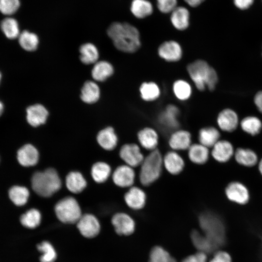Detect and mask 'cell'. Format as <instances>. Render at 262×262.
<instances>
[{"label": "cell", "mask_w": 262, "mask_h": 262, "mask_svg": "<svg viewBox=\"0 0 262 262\" xmlns=\"http://www.w3.org/2000/svg\"><path fill=\"white\" fill-rule=\"evenodd\" d=\"M209 262H232L230 255L223 251H217Z\"/></svg>", "instance_id": "46"}, {"label": "cell", "mask_w": 262, "mask_h": 262, "mask_svg": "<svg viewBox=\"0 0 262 262\" xmlns=\"http://www.w3.org/2000/svg\"><path fill=\"white\" fill-rule=\"evenodd\" d=\"M97 140L103 149L111 150L117 146L118 138L114 129L111 127H108L98 132Z\"/></svg>", "instance_id": "23"}, {"label": "cell", "mask_w": 262, "mask_h": 262, "mask_svg": "<svg viewBox=\"0 0 262 262\" xmlns=\"http://www.w3.org/2000/svg\"><path fill=\"white\" fill-rule=\"evenodd\" d=\"M37 248L41 252L40 262H54L57 257L56 251L53 245L48 241H43L37 246Z\"/></svg>", "instance_id": "39"}, {"label": "cell", "mask_w": 262, "mask_h": 262, "mask_svg": "<svg viewBox=\"0 0 262 262\" xmlns=\"http://www.w3.org/2000/svg\"><path fill=\"white\" fill-rule=\"evenodd\" d=\"M163 165L168 173L176 175L182 171L185 163L179 154L172 150L166 153L163 157Z\"/></svg>", "instance_id": "19"}, {"label": "cell", "mask_w": 262, "mask_h": 262, "mask_svg": "<svg viewBox=\"0 0 262 262\" xmlns=\"http://www.w3.org/2000/svg\"><path fill=\"white\" fill-rule=\"evenodd\" d=\"M188 150L189 159L195 164H203L207 163L209 159V148L200 143L192 144Z\"/></svg>", "instance_id": "24"}, {"label": "cell", "mask_w": 262, "mask_h": 262, "mask_svg": "<svg viewBox=\"0 0 262 262\" xmlns=\"http://www.w3.org/2000/svg\"><path fill=\"white\" fill-rule=\"evenodd\" d=\"M168 145L174 151L188 149L192 145L191 134L184 130L174 131L169 138Z\"/></svg>", "instance_id": "17"}, {"label": "cell", "mask_w": 262, "mask_h": 262, "mask_svg": "<svg viewBox=\"0 0 262 262\" xmlns=\"http://www.w3.org/2000/svg\"><path fill=\"white\" fill-rule=\"evenodd\" d=\"M198 221L203 234L215 249L222 246L225 241V229L220 217L211 212H204L199 215Z\"/></svg>", "instance_id": "3"}, {"label": "cell", "mask_w": 262, "mask_h": 262, "mask_svg": "<svg viewBox=\"0 0 262 262\" xmlns=\"http://www.w3.org/2000/svg\"><path fill=\"white\" fill-rule=\"evenodd\" d=\"M76 225L81 234L86 238L96 237L100 231V225L98 219L91 213L82 214Z\"/></svg>", "instance_id": "8"}, {"label": "cell", "mask_w": 262, "mask_h": 262, "mask_svg": "<svg viewBox=\"0 0 262 262\" xmlns=\"http://www.w3.org/2000/svg\"><path fill=\"white\" fill-rule=\"evenodd\" d=\"M225 194L229 201L241 205L247 204L250 198L248 188L239 181L229 182L225 188Z\"/></svg>", "instance_id": "7"}, {"label": "cell", "mask_w": 262, "mask_h": 262, "mask_svg": "<svg viewBox=\"0 0 262 262\" xmlns=\"http://www.w3.org/2000/svg\"><path fill=\"white\" fill-rule=\"evenodd\" d=\"M177 0H157L158 7L163 13L172 12L177 7Z\"/></svg>", "instance_id": "44"}, {"label": "cell", "mask_w": 262, "mask_h": 262, "mask_svg": "<svg viewBox=\"0 0 262 262\" xmlns=\"http://www.w3.org/2000/svg\"><path fill=\"white\" fill-rule=\"evenodd\" d=\"M140 165V182L145 186H149L160 178L162 172L163 157L160 150L156 148L150 151Z\"/></svg>", "instance_id": "5"}, {"label": "cell", "mask_w": 262, "mask_h": 262, "mask_svg": "<svg viewBox=\"0 0 262 262\" xmlns=\"http://www.w3.org/2000/svg\"><path fill=\"white\" fill-rule=\"evenodd\" d=\"M131 11L136 17L143 18L151 14L153 8L147 0H133L131 5Z\"/></svg>", "instance_id": "35"}, {"label": "cell", "mask_w": 262, "mask_h": 262, "mask_svg": "<svg viewBox=\"0 0 262 262\" xmlns=\"http://www.w3.org/2000/svg\"><path fill=\"white\" fill-rule=\"evenodd\" d=\"M179 114L180 111L178 108L173 104H169L159 114L158 120L160 125L165 131L176 130L180 125L178 120Z\"/></svg>", "instance_id": "10"}, {"label": "cell", "mask_w": 262, "mask_h": 262, "mask_svg": "<svg viewBox=\"0 0 262 262\" xmlns=\"http://www.w3.org/2000/svg\"><path fill=\"white\" fill-rule=\"evenodd\" d=\"M0 27L3 33L9 39L16 38L20 34L18 23L13 18L4 19L1 22Z\"/></svg>", "instance_id": "40"}, {"label": "cell", "mask_w": 262, "mask_h": 262, "mask_svg": "<svg viewBox=\"0 0 262 262\" xmlns=\"http://www.w3.org/2000/svg\"><path fill=\"white\" fill-rule=\"evenodd\" d=\"M111 222L118 235H129L134 231V221L126 213L120 212L115 214L112 218Z\"/></svg>", "instance_id": "11"}, {"label": "cell", "mask_w": 262, "mask_h": 262, "mask_svg": "<svg viewBox=\"0 0 262 262\" xmlns=\"http://www.w3.org/2000/svg\"><path fill=\"white\" fill-rule=\"evenodd\" d=\"M137 139L143 148L150 151L156 149L159 143L157 132L150 127H145L140 130L137 133Z\"/></svg>", "instance_id": "22"}, {"label": "cell", "mask_w": 262, "mask_h": 262, "mask_svg": "<svg viewBox=\"0 0 262 262\" xmlns=\"http://www.w3.org/2000/svg\"><path fill=\"white\" fill-rule=\"evenodd\" d=\"M254 102L259 111L262 114V91L258 92L256 94Z\"/></svg>", "instance_id": "48"}, {"label": "cell", "mask_w": 262, "mask_h": 262, "mask_svg": "<svg viewBox=\"0 0 262 262\" xmlns=\"http://www.w3.org/2000/svg\"><path fill=\"white\" fill-rule=\"evenodd\" d=\"M242 130L252 136L259 134L262 129V122L257 117L248 116L244 118L240 123Z\"/></svg>", "instance_id": "31"}, {"label": "cell", "mask_w": 262, "mask_h": 262, "mask_svg": "<svg viewBox=\"0 0 262 262\" xmlns=\"http://www.w3.org/2000/svg\"><path fill=\"white\" fill-rule=\"evenodd\" d=\"M119 156L126 164L132 168L140 165L145 158L139 146L134 143L123 145L119 150Z\"/></svg>", "instance_id": "9"}, {"label": "cell", "mask_w": 262, "mask_h": 262, "mask_svg": "<svg viewBox=\"0 0 262 262\" xmlns=\"http://www.w3.org/2000/svg\"><path fill=\"white\" fill-rule=\"evenodd\" d=\"M30 193L27 188L21 186H14L9 191V196L16 206L25 205L29 198Z\"/></svg>", "instance_id": "34"}, {"label": "cell", "mask_w": 262, "mask_h": 262, "mask_svg": "<svg viewBox=\"0 0 262 262\" xmlns=\"http://www.w3.org/2000/svg\"><path fill=\"white\" fill-rule=\"evenodd\" d=\"M149 262H177L176 260L163 247L156 246L149 254Z\"/></svg>", "instance_id": "42"}, {"label": "cell", "mask_w": 262, "mask_h": 262, "mask_svg": "<svg viewBox=\"0 0 262 262\" xmlns=\"http://www.w3.org/2000/svg\"><path fill=\"white\" fill-rule=\"evenodd\" d=\"M258 168L260 174L262 176V158L258 162Z\"/></svg>", "instance_id": "50"}, {"label": "cell", "mask_w": 262, "mask_h": 262, "mask_svg": "<svg viewBox=\"0 0 262 262\" xmlns=\"http://www.w3.org/2000/svg\"><path fill=\"white\" fill-rule=\"evenodd\" d=\"M220 137L219 130L212 126L201 128L198 134L199 143L209 148H212L220 140Z\"/></svg>", "instance_id": "26"}, {"label": "cell", "mask_w": 262, "mask_h": 262, "mask_svg": "<svg viewBox=\"0 0 262 262\" xmlns=\"http://www.w3.org/2000/svg\"><path fill=\"white\" fill-rule=\"evenodd\" d=\"M189 5L192 7H196L199 5L204 0H184Z\"/></svg>", "instance_id": "49"}, {"label": "cell", "mask_w": 262, "mask_h": 262, "mask_svg": "<svg viewBox=\"0 0 262 262\" xmlns=\"http://www.w3.org/2000/svg\"><path fill=\"white\" fill-rule=\"evenodd\" d=\"M135 178V174L133 168L127 164L118 166L112 175L115 184L122 188L131 187Z\"/></svg>", "instance_id": "13"}, {"label": "cell", "mask_w": 262, "mask_h": 262, "mask_svg": "<svg viewBox=\"0 0 262 262\" xmlns=\"http://www.w3.org/2000/svg\"><path fill=\"white\" fill-rule=\"evenodd\" d=\"M17 159L19 163L23 166H34L38 161L39 153L33 146L26 144L18 150Z\"/></svg>", "instance_id": "20"}, {"label": "cell", "mask_w": 262, "mask_h": 262, "mask_svg": "<svg viewBox=\"0 0 262 262\" xmlns=\"http://www.w3.org/2000/svg\"><path fill=\"white\" fill-rule=\"evenodd\" d=\"M207 259L206 253L198 251L185 258L181 262H207Z\"/></svg>", "instance_id": "45"}, {"label": "cell", "mask_w": 262, "mask_h": 262, "mask_svg": "<svg viewBox=\"0 0 262 262\" xmlns=\"http://www.w3.org/2000/svg\"><path fill=\"white\" fill-rule=\"evenodd\" d=\"M140 95L145 101H153L157 99L160 95V89L154 82H145L140 87Z\"/></svg>", "instance_id": "37"}, {"label": "cell", "mask_w": 262, "mask_h": 262, "mask_svg": "<svg viewBox=\"0 0 262 262\" xmlns=\"http://www.w3.org/2000/svg\"><path fill=\"white\" fill-rule=\"evenodd\" d=\"M124 200L127 206L132 210H139L144 207L147 196L145 191L137 186H131L124 195Z\"/></svg>", "instance_id": "15"}, {"label": "cell", "mask_w": 262, "mask_h": 262, "mask_svg": "<svg viewBox=\"0 0 262 262\" xmlns=\"http://www.w3.org/2000/svg\"><path fill=\"white\" fill-rule=\"evenodd\" d=\"M114 72V67L111 63L106 61H98L94 64L91 75L94 81L102 82L111 77Z\"/></svg>", "instance_id": "27"}, {"label": "cell", "mask_w": 262, "mask_h": 262, "mask_svg": "<svg viewBox=\"0 0 262 262\" xmlns=\"http://www.w3.org/2000/svg\"><path fill=\"white\" fill-rule=\"evenodd\" d=\"M191 238L194 246L199 251L207 254L216 249L208 239L197 230L192 232Z\"/></svg>", "instance_id": "32"}, {"label": "cell", "mask_w": 262, "mask_h": 262, "mask_svg": "<svg viewBox=\"0 0 262 262\" xmlns=\"http://www.w3.org/2000/svg\"><path fill=\"white\" fill-rule=\"evenodd\" d=\"M26 113L27 122L33 127H38L45 123L49 115L47 109L40 104L29 106Z\"/></svg>", "instance_id": "18"}, {"label": "cell", "mask_w": 262, "mask_h": 262, "mask_svg": "<svg viewBox=\"0 0 262 262\" xmlns=\"http://www.w3.org/2000/svg\"><path fill=\"white\" fill-rule=\"evenodd\" d=\"M80 59L85 65L94 64L98 61L99 52L96 46L92 43H86L82 45L79 49Z\"/></svg>", "instance_id": "29"}, {"label": "cell", "mask_w": 262, "mask_h": 262, "mask_svg": "<svg viewBox=\"0 0 262 262\" xmlns=\"http://www.w3.org/2000/svg\"><path fill=\"white\" fill-rule=\"evenodd\" d=\"M18 37L19 43L24 49L33 51L37 48L39 39L35 33L24 31L20 33Z\"/></svg>", "instance_id": "38"}, {"label": "cell", "mask_w": 262, "mask_h": 262, "mask_svg": "<svg viewBox=\"0 0 262 262\" xmlns=\"http://www.w3.org/2000/svg\"><path fill=\"white\" fill-rule=\"evenodd\" d=\"M254 0H234V4L241 10L246 9L253 3Z\"/></svg>", "instance_id": "47"}, {"label": "cell", "mask_w": 262, "mask_h": 262, "mask_svg": "<svg viewBox=\"0 0 262 262\" xmlns=\"http://www.w3.org/2000/svg\"><path fill=\"white\" fill-rule=\"evenodd\" d=\"M217 123L221 131L231 132L235 131L238 126V116L233 110L225 109L218 114Z\"/></svg>", "instance_id": "14"}, {"label": "cell", "mask_w": 262, "mask_h": 262, "mask_svg": "<svg viewBox=\"0 0 262 262\" xmlns=\"http://www.w3.org/2000/svg\"><path fill=\"white\" fill-rule=\"evenodd\" d=\"M54 212L58 219L67 224H76L82 215L78 201L71 196L65 197L57 202Z\"/></svg>", "instance_id": "6"}, {"label": "cell", "mask_w": 262, "mask_h": 262, "mask_svg": "<svg viewBox=\"0 0 262 262\" xmlns=\"http://www.w3.org/2000/svg\"><path fill=\"white\" fill-rule=\"evenodd\" d=\"M31 185L38 195L49 197L61 189L62 182L56 170L49 168L35 172L32 177Z\"/></svg>", "instance_id": "4"}, {"label": "cell", "mask_w": 262, "mask_h": 262, "mask_svg": "<svg viewBox=\"0 0 262 262\" xmlns=\"http://www.w3.org/2000/svg\"><path fill=\"white\" fill-rule=\"evenodd\" d=\"M173 90L176 98L180 100L188 99L192 94L191 85L183 80L175 81L173 83Z\"/></svg>", "instance_id": "41"}, {"label": "cell", "mask_w": 262, "mask_h": 262, "mask_svg": "<svg viewBox=\"0 0 262 262\" xmlns=\"http://www.w3.org/2000/svg\"><path fill=\"white\" fill-rule=\"evenodd\" d=\"M235 149L227 140H219L212 147L211 155L219 163H226L234 157Z\"/></svg>", "instance_id": "12"}, {"label": "cell", "mask_w": 262, "mask_h": 262, "mask_svg": "<svg viewBox=\"0 0 262 262\" xmlns=\"http://www.w3.org/2000/svg\"><path fill=\"white\" fill-rule=\"evenodd\" d=\"M187 72L196 87L200 91L206 87L213 91L218 82V76L215 69L204 60H197L187 67Z\"/></svg>", "instance_id": "2"}, {"label": "cell", "mask_w": 262, "mask_h": 262, "mask_svg": "<svg viewBox=\"0 0 262 262\" xmlns=\"http://www.w3.org/2000/svg\"><path fill=\"white\" fill-rule=\"evenodd\" d=\"M66 185L69 191L78 194L84 190L86 186L87 182L80 172L72 171L66 176Z\"/></svg>", "instance_id": "28"}, {"label": "cell", "mask_w": 262, "mask_h": 262, "mask_svg": "<svg viewBox=\"0 0 262 262\" xmlns=\"http://www.w3.org/2000/svg\"><path fill=\"white\" fill-rule=\"evenodd\" d=\"M19 6V0H0V11L5 15L14 14Z\"/></svg>", "instance_id": "43"}, {"label": "cell", "mask_w": 262, "mask_h": 262, "mask_svg": "<svg viewBox=\"0 0 262 262\" xmlns=\"http://www.w3.org/2000/svg\"><path fill=\"white\" fill-rule=\"evenodd\" d=\"M111 173L110 165L106 163L98 162L94 164L91 168V175L93 180L98 183L105 181Z\"/></svg>", "instance_id": "33"}, {"label": "cell", "mask_w": 262, "mask_h": 262, "mask_svg": "<svg viewBox=\"0 0 262 262\" xmlns=\"http://www.w3.org/2000/svg\"><path fill=\"white\" fill-rule=\"evenodd\" d=\"M189 13L183 7H177L172 12L171 21L178 30H184L189 26Z\"/></svg>", "instance_id": "30"}, {"label": "cell", "mask_w": 262, "mask_h": 262, "mask_svg": "<svg viewBox=\"0 0 262 262\" xmlns=\"http://www.w3.org/2000/svg\"><path fill=\"white\" fill-rule=\"evenodd\" d=\"M20 221L24 227L31 229H34L41 223V214L37 209H31L21 215Z\"/></svg>", "instance_id": "36"}, {"label": "cell", "mask_w": 262, "mask_h": 262, "mask_svg": "<svg viewBox=\"0 0 262 262\" xmlns=\"http://www.w3.org/2000/svg\"><path fill=\"white\" fill-rule=\"evenodd\" d=\"M3 110V106L2 103L0 101V116L1 115Z\"/></svg>", "instance_id": "51"}, {"label": "cell", "mask_w": 262, "mask_h": 262, "mask_svg": "<svg viewBox=\"0 0 262 262\" xmlns=\"http://www.w3.org/2000/svg\"><path fill=\"white\" fill-rule=\"evenodd\" d=\"M159 56L168 62H177L182 56V49L180 45L173 40L162 43L158 48Z\"/></svg>", "instance_id": "16"}, {"label": "cell", "mask_w": 262, "mask_h": 262, "mask_svg": "<svg viewBox=\"0 0 262 262\" xmlns=\"http://www.w3.org/2000/svg\"><path fill=\"white\" fill-rule=\"evenodd\" d=\"M107 32L115 47L120 51L133 53L141 46L138 30L128 23L113 22Z\"/></svg>", "instance_id": "1"}, {"label": "cell", "mask_w": 262, "mask_h": 262, "mask_svg": "<svg viewBox=\"0 0 262 262\" xmlns=\"http://www.w3.org/2000/svg\"><path fill=\"white\" fill-rule=\"evenodd\" d=\"M233 157L238 164L246 167L256 166L259 161L256 152L249 148L239 147L236 148Z\"/></svg>", "instance_id": "21"}, {"label": "cell", "mask_w": 262, "mask_h": 262, "mask_svg": "<svg viewBox=\"0 0 262 262\" xmlns=\"http://www.w3.org/2000/svg\"><path fill=\"white\" fill-rule=\"evenodd\" d=\"M1 74L0 73V80H1Z\"/></svg>", "instance_id": "52"}, {"label": "cell", "mask_w": 262, "mask_h": 262, "mask_svg": "<svg viewBox=\"0 0 262 262\" xmlns=\"http://www.w3.org/2000/svg\"><path fill=\"white\" fill-rule=\"evenodd\" d=\"M100 95V88L98 84L93 81H87L81 89L80 97L83 102L92 104L99 99Z\"/></svg>", "instance_id": "25"}]
</instances>
